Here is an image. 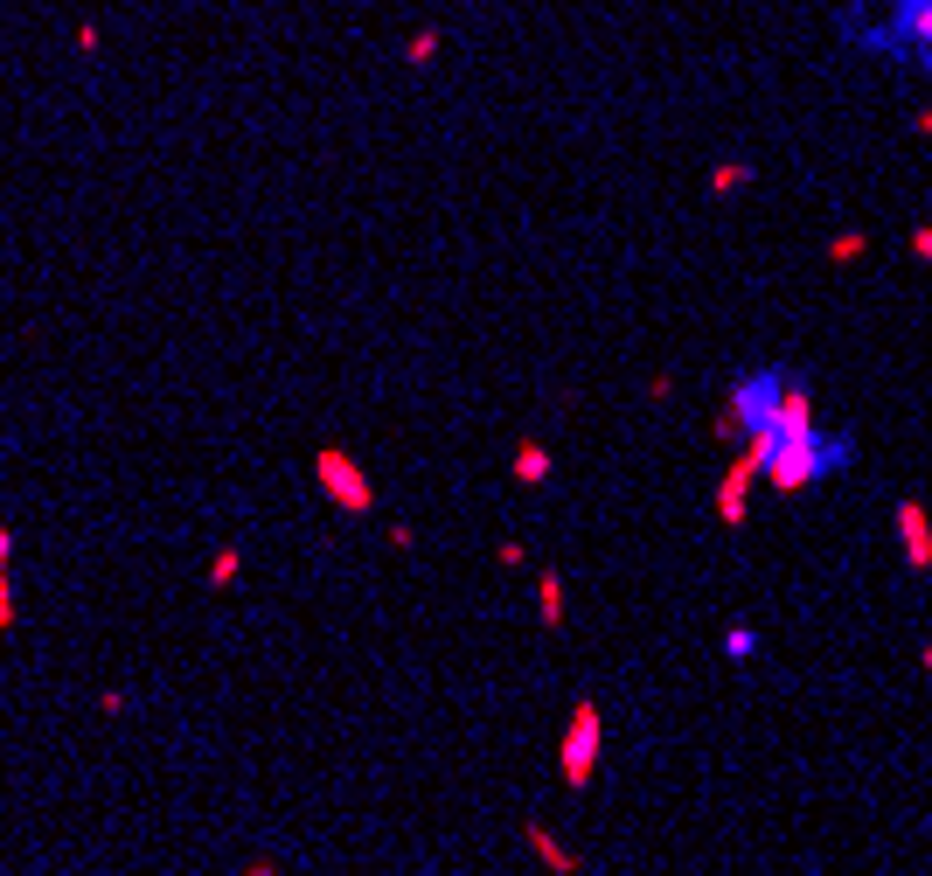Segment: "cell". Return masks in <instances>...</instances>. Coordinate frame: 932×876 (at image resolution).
<instances>
[{"label": "cell", "instance_id": "52a82bcc", "mask_svg": "<svg viewBox=\"0 0 932 876\" xmlns=\"http://www.w3.org/2000/svg\"><path fill=\"white\" fill-rule=\"evenodd\" d=\"M898 536H904V557H912V571H932V522L919 501L898 508Z\"/></svg>", "mask_w": 932, "mask_h": 876}, {"label": "cell", "instance_id": "6da1fadb", "mask_svg": "<svg viewBox=\"0 0 932 876\" xmlns=\"http://www.w3.org/2000/svg\"><path fill=\"white\" fill-rule=\"evenodd\" d=\"M842 35L870 63H898L932 91V0H849Z\"/></svg>", "mask_w": 932, "mask_h": 876}, {"label": "cell", "instance_id": "8992f818", "mask_svg": "<svg viewBox=\"0 0 932 876\" xmlns=\"http://www.w3.org/2000/svg\"><path fill=\"white\" fill-rule=\"evenodd\" d=\"M523 848H529V856L550 869V876H585V856L550 828V821H523Z\"/></svg>", "mask_w": 932, "mask_h": 876}, {"label": "cell", "instance_id": "3957f363", "mask_svg": "<svg viewBox=\"0 0 932 876\" xmlns=\"http://www.w3.org/2000/svg\"><path fill=\"white\" fill-rule=\"evenodd\" d=\"M599 758H606V716H599V703H591V695H578L571 724H564V744H557L564 786H591V780H599Z\"/></svg>", "mask_w": 932, "mask_h": 876}, {"label": "cell", "instance_id": "30bf717a", "mask_svg": "<svg viewBox=\"0 0 932 876\" xmlns=\"http://www.w3.org/2000/svg\"><path fill=\"white\" fill-rule=\"evenodd\" d=\"M237 571H244V550H237V543H223V550L210 557V584H216V591H223V584H237Z\"/></svg>", "mask_w": 932, "mask_h": 876}, {"label": "cell", "instance_id": "9a60e30c", "mask_svg": "<svg viewBox=\"0 0 932 876\" xmlns=\"http://www.w3.org/2000/svg\"><path fill=\"white\" fill-rule=\"evenodd\" d=\"M738 182H744V167H738V161H723V167H717V174H710V189H717V195H731V189H738Z\"/></svg>", "mask_w": 932, "mask_h": 876}, {"label": "cell", "instance_id": "7c38bea8", "mask_svg": "<svg viewBox=\"0 0 932 876\" xmlns=\"http://www.w3.org/2000/svg\"><path fill=\"white\" fill-rule=\"evenodd\" d=\"M8 557H14V529L0 522V599H14V578H8Z\"/></svg>", "mask_w": 932, "mask_h": 876}, {"label": "cell", "instance_id": "9c48e42d", "mask_svg": "<svg viewBox=\"0 0 932 876\" xmlns=\"http://www.w3.org/2000/svg\"><path fill=\"white\" fill-rule=\"evenodd\" d=\"M536 612H543V627H564V578L557 571L536 578Z\"/></svg>", "mask_w": 932, "mask_h": 876}, {"label": "cell", "instance_id": "2e32d148", "mask_svg": "<svg viewBox=\"0 0 932 876\" xmlns=\"http://www.w3.org/2000/svg\"><path fill=\"white\" fill-rule=\"evenodd\" d=\"M237 876H278V863H272V856H251V863H244Z\"/></svg>", "mask_w": 932, "mask_h": 876}, {"label": "cell", "instance_id": "ba28073f", "mask_svg": "<svg viewBox=\"0 0 932 876\" xmlns=\"http://www.w3.org/2000/svg\"><path fill=\"white\" fill-rule=\"evenodd\" d=\"M515 480H523V487H543V480H550V452H543L536 438H523V446H515Z\"/></svg>", "mask_w": 932, "mask_h": 876}, {"label": "cell", "instance_id": "4fadbf2b", "mask_svg": "<svg viewBox=\"0 0 932 876\" xmlns=\"http://www.w3.org/2000/svg\"><path fill=\"white\" fill-rule=\"evenodd\" d=\"M105 49V35H98V21H77V57H98Z\"/></svg>", "mask_w": 932, "mask_h": 876}, {"label": "cell", "instance_id": "277c9868", "mask_svg": "<svg viewBox=\"0 0 932 876\" xmlns=\"http://www.w3.org/2000/svg\"><path fill=\"white\" fill-rule=\"evenodd\" d=\"M314 487L342 508V515H369L376 508V487H369V473L355 467V452L348 446H321L314 452Z\"/></svg>", "mask_w": 932, "mask_h": 876}, {"label": "cell", "instance_id": "7a4b0ae2", "mask_svg": "<svg viewBox=\"0 0 932 876\" xmlns=\"http://www.w3.org/2000/svg\"><path fill=\"white\" fill-rule=\"evenodd\" d=\"M849 467H857V438H842V431H800V438H772L759 487H772V495H814L821 480H835Z\"/></svg>", "mask_w": 932, "mask_h": 876}, {"label": "cell", "instance_id": "8fae6325", "mask_svg": "<svg viewBox=\"0 0 932 876\" xmlns=\"http://www.w3.org/2000/svg\"><path fill=\"white\" fill-rule=\"evenodd\" d=\"M723 654H731V661H752V654H759V633H752V627H731V633H723Z\"/></svg>", "mask_w": 932, "mask_h": 876}, {"label": "cell", "instance_id": "5bb4252c", "mask_svg": "<svg viewBox=\"0 0 932 876\" xmlns=\"http://www.w3.org/2000/svg\"><path fill=\"white\" fill-rule=\"evenodd\" d=\"M125 710H133V695H125V689H105V695H98V716H125Z\"/></svg>", "mask_w": 932, "mask_h": 876}, {"label": "cell", "instance_id": "5b68a950", "mask_svg": "<svg viewBox=\"0 0 932 876\" xmlns=\"http://www.w3.org/2000/svg\"><path fill=\"white\" fill-rule=\"evenodd\" d=\"M752 487H759V459H752V452H738L731 467H723V480H717V522H723V529H738V522H744V501H752Z\"/></svg>", "mask_w": 932, "mask_h": 876}]
</instances>
